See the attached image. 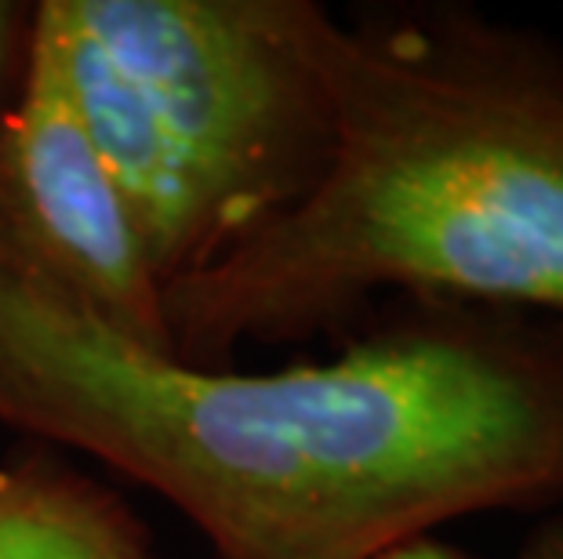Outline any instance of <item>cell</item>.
Segmentation results:
<instances>
[{
    "label": "cell",
    "mask_w": 563,
    "mask_h": 559,
    "mask_svg": "<svg viewBox=\"0 0 563 559\" xmlns=\"http://www.w3.org/2000/svg\"><path fill=\"white\" fill-rule=\"evenodd\" d=\"M0 425L150 487L219 559H378L563 497V353L473 313L236 371L128 342L0 266Z\"/></svg>",
    "instance_id": "obj_1"
},
{
    "label": "cell",
    "mask_w": 563,
    "mask_h": 559,
    "mask_svg": "<svg viewBox=\"0 0 563 559\" xmlns=\"http://www.w3.org/2000/svg\"><path fill=\"white\" fill-rule=\"evenodd\" d=\"M331 157L313 189L164 291L172 356L345 324L418 291L563 316V63L476 15L361 19L323 8Z\"/></svg>",
    "instance_id": "obj_2"
},
{
    "label": "cell",
    "mask_w": 563,
    "mask_h": 559,
    "mask_svg": "<svg viewBox=\"0 0 563 559\" xmlns=\"http://www.w3.org/2000/svg\"><path fill=\"white\" fill-rule=\"evenodd\" d=\"M313 0H41L52 58L164 291L298 204L331 157Z\"/></svg>",
    "instance_id": "obj_3"
},
{
    "label": "cell",
    "mask_w": 563,
    "mask_h": 559,
    "mask_svg": "<svg viewBox=\"0 0 563 559\" xmlns=\"http://www.w3.org/2000/svg\"><path fill=\"white\" fill-rule=\"evenodd\" d=\"M0 266L128 342L172 356L164 283L135 215L55 63L30 37L19 85L0 110Z\"/></svg>",
    "instance_id": "obj_4"
},
{
    "label": "cell",
    "mask_w": 563,
    "mask_h": 559,
    "mask_svg": "<svg viewBox=\"0 0 563 559\" xmlns=\"http://www.w3.org/2000/svg\"><path fill=\"white\" fill-rule=\"evenodd\" d=\"M150 549L110 487L47 447L0 466V559H121Z\"/></svg>",
    "instance_id": "obj_5"
},
{
    "label": "cell",
    "mask_w": 563,
    "mask_h": 559,
    "mask_svg": "<svg viewBox=\"0 0 563 559\" xmlns=\"http://www.w3.org/2000/svg\"><path fill=\"white\" fill-rule=\"evenodd\" d=\"M30 15L33 4H15V0H0V110L8 105L11 91L19 85L22 55H26L30 37Z\"/></svg>",
    "instance_id": "obj_6"
},
{
    "label": "cell",
    "mask_w": 563,
    "mask_h": 559,
    "mask_svg": "<svg viewBox=\"0 0 563 559\" xmlns=\"http://www.w3.org/2000/svg\"><path fill=\"white\" fill-rule=\"evenodd\" d=\"M378 559H465V556L448 549V545L433 541V538H415L407 545H397V549H389L386 556H378Z\"/></svg>",
    "instance_id": "obj_7"
},
{
    "label": "cell",
    "mask_w": 563,
    "mask_h": 559,
    "mask_svg": "<svg viewBox=\"0 0 563 559\" xmlns=\"http://www.w3.org/2000/svg\"><path fill=\"white\" fill-rule=\"evenodd\" d=\"M523 559H563V519L549 523L545 530H538L534 541L527 545Z\"/></svg>",
    "instance_id": "obj_8"
},
{
    "label": "cell",
    "mask_w": 563,
    "mask_h": 559,
    "mask_svg": "<svg viewBox=\"0 0 563 559\" xmlns=\"http://www.w3.org/2000/svg\"><path fill=\"white\" fill-rule=\"evenodd\" d=\"M121 559H153V556H150V549H139V552H128Z\"/></svg>",
    "instance_id": "obj_9"
}]
</instances>
